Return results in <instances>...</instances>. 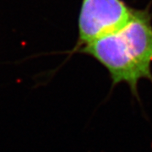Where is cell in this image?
<instances>
[{
	"mask_svg": "<svg viewBox=\"0 0 152 152\" xmlns=\"http://www.w3.org/2000/svg\"><path fill=\"white\" fill-rule=\"evenodd\" d=\"M107 70L112 86L126 84L140 102V82L152 83V22L148 10H134L130 20L118 31L78 49Z\"/></svg>",
	"mask_w": 152,
	"mask_h": 152,
	"instance_id": "cell-1",
	"label": "cell"
},
{
	"mask_svg": "<svg viewBox=\"0 0 152 152\" xmlns=\"http://www.w3.org/2000/svg\"><path fill=\"white\" fill-rule=\"evenodd\" d=\"M134 11V9L124 0H82L75 51L123 27L130 20Z\"/></svg>",
	"mask_w": 152,
	"mask_h": 152,
	"instance_id": "cell-2",
	"label": "cell"
}]
</instances>
